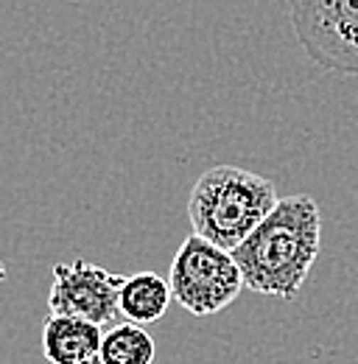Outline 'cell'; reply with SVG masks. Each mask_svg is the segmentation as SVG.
Returning a JSON list of instances; mask_svg holds the SVG:
<instances>
[{"mask_svg":"<svg viewBox=\"0 0 358 364\" xmlns=\"http://www.w3.org/2000/svg\"><path fill=\"white\" fill-rule=\"evenodd\" d=\"M322 247V213L308 193L283 196L274 210L232 252L244 286L294 300L311 274Z\"/></svg>","mask_w":358,"mask_h":364,"instance_id":"obj_1","label":"cell"},{"mask_svg":"<svg viewBox=\"0 0 358 364\" xmlns=\"http://www.w3.org/2000/svg\"><path fill=\"white\" fill-rule=\"evenodd\" d=\"M277 202L280 196L271 180L238 166H216L190 188L188 219L193 235L235 252Z\"/></svg>","mask_w":358,"mask_h":364,"instance_id":"obj_2","label":"cell"},{"mask_svg":"<svg viewBox=\"0 0 358 364\" xmlns=\"http://www.w3.org/2000/svg\"><path fill=\"white\" fill-rule=\"evenodd\" d=\"M168 286L171 297L185 311L193 317H210L238 300L244 277L232 252L199 235H188L171 261Z\"/></svg>","mask_w":358,"mask_h":364,"instance_id":"obj_3","label":"cell"},{"mask_svg":"<svg viewBox=\"0 0 358 364\" xmlns=\"http://www.w3.org/2000/svg\"><path fill=\"white\" fill-rule=\"evenodd\" d=\"M305 56L322 70L358 76V0H286Z\"/></svg>","mask_w":358,"mask_h":364,"instance_id":"obj_4","label":"cell"},{"mask_svg":"<svg viewBox=\"0 0 358 364\" xmlns=\"http://www.w3.org/2000/svg\"><path fill=\"white\" fill-rule=\"evenodd\" d=\"M126 277L107 272L90 261H70L53 267V283L48 294V309L56 317L87 319L98 328H112L118 319L121 286Z\"/></svg>","mask_w":358,"mask_h":364,"instance_id":"obj_5","label":"cell"},{"mask_svg":"<svg viewBox=\"0 0 358 364\" xmlns=\"http://www.w3.org/2000/svg\"><path fill=\"white\" fill-rule=\"evenodd\" d=\"M104 328L87 319L50 317L43 325V353L50 364H82L98 356Z\"/></svg>","mask_w":358,"mask_h":364,"instance_id":"obj_6","label":"cell"},{"mask_svg":"<svg viewBox=\"0 0 358 364\" xmlns=\"http://www.w3.org/2000/svg\"><path fill=\"white\" fill-rule=\"evenodd\" d=\"M171 306V286L154 272H137L124 280L118 311L124 314V322L134 325H151L163 317Z\"/></svg>","mask_w":358,"mask_h":364,"instance_id":"obj_7","label":"cell"},{"mask_svg":"<svg viewBox=\"0 0 358 364\" xmlns=\"http://www.w3.org/2000/svg\"><path fill=\"white\" fill-rule=\"evenodd\" d=\"M98 356L104 364H154L157 345L143 325L115 322L104 331Z\"/></svg>","mask_w":358,"mask_h":364,"instance_id":"obj_8","label":"cell"},{"mask_svg":"<svg viewBox=\"0 0 358 364\" xmlns=\"http://www.w3.org/2000/svg\"><path fill=\"white\" fill-rule=\"evenodd\" d=\"M82 364H104V362H101V356H92V359H87V362H82Z\"/></svg>","mask_w":358,"mask_h":364,"instance_id":"obj_9","label":"cell"}]
</instances>
